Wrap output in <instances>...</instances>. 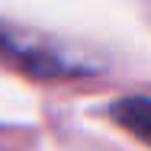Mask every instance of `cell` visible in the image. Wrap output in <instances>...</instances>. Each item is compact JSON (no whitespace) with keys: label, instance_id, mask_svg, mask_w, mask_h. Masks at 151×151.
<instances>
[{"label":"cell","instance_id":"1","mask_svg":"<svg viewBox=\"0 0 151 151\" xmlns=\"http://www.w3.org/2000/svg\"><path fill=\"white\" fill-rule=\"evenodd\" d=\"M113 116L122 129H129L138 142L151 148V96H125L113 103Z\"/></svg>","mask_w":151,"mask_h":151}]
</instances>
